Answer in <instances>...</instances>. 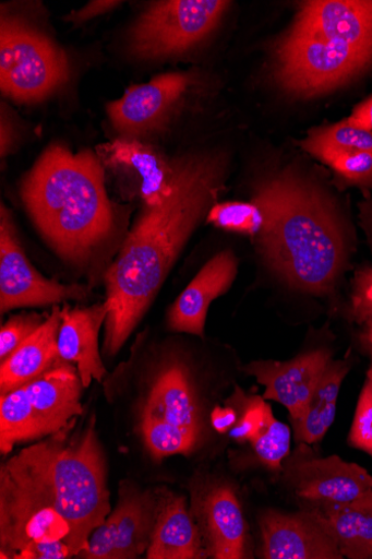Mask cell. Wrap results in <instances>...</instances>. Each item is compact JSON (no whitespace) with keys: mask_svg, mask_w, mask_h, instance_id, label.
I'll list each match as a JSON object with an SVG mask.
<instances>
[{"mask_svg":"<svg viewBox=\"0 0 372 559\" xmlns=\"http://www.w3.org/2000/svg\"><path fill=\"white\" fill-rule=\"evenodd\" d=\"M359 221L367 236L368 245L372 251V195H365L364 200L359 202Z\"/></svg>","mask_w":372,"mask_h":559,"instance_id":"obj_33","label":"cell"},{"mask_svg":"<svg viewBox=\"0 0 372 559\" xmlns=\"http://www.w3.org/2000/svg\"><path fill=\"white\" fill-rule=\"evenodd\" d=\"M110 164L137 182L144 206L159 205L171 191L173 167L151 146L136 139H121L108 148Z\"/></svg>","mask_w":372,"mask_h":559,"instance_id":"obj_22","label":"cell"},{"mask_svg":"<svg viewBox=\"0 0 372 559\" xmlns=\"http://www.w3.org/2000/svg\"><path fill=\"white\" fill-rule=\"evenodd\" d=\"M319 160L334 170L337 181L344 187H358L362 191H372L371 152L328 155Z\"/></svg>","mask_w":372,"mask_h":559,"instance_id":"obj_27","label":"cell"},{"mask_svg":"<svg viewBox=\"0 0 372 559\" xmlns=\"http://www.w3.org/2000/svg\"><path fill=\"white\" fill-rule=\"evenodd\" d=\"M156 496L122 486L116 510L92 534L79 557L87 559L136 558L147 550L155 523Z\"/></svg>","mask_w":372,"mask_h":559,"instance_id":"obj_12","label":"cell"},{"mask_svg":"<svg viewBox=\"0 0 372 559\" xmlns=\"http://www.w3.org/2000/svg\"><path fill=\"white\" fill-rule=\"evenodd\" d=\"M274 59L278 83L295 95L312 97L349 83L372 66V0L302 3Z\"/></svg>","mask_w":372,"mask_h":559,"instance_id":"obj_5","label":"cell"},{"mask_svg":"<svg viewBox=\"0 0 372 559\" xmlns=\"http://www.w3.org/2000/svg\"><path fill=\"white\" fill-rule=\"evenodd\" d=\"M191 83L189 74L167 73L148 83L132 86L108 106L115 129L124 139H135L158 130Z\"/></svg>","mask_w":372,"mask_h":559,"instance_id":"obj_14","label":"cell"},{"mask_svg":"<svg viewBox=\"0 0 372 559\" xmlns=\"http://www.w3.org/2000/svg\"><path fill=\"white\" fill-rule=\"evenodd\" d=\"M141 432L158 461L194 450L201 435L200 404L183 362L169 361L156 372L142 404Z\"/></svg>","mask_w":372,"mask_h":559,"instance_id":"obj_7","label":"cell"},{"mask_svg":"<svg viewBox=\"0 0 372 559\" xmlns=\"http://www.w3.org/2000/svg\"><path fill=\"white\" fill-rule=\"evenodd\" d=\"M15 454L0 471L2 558L80 556L111 514L104 453L95 418Z\"/></svg>","mask_w":372,"mask_h":559,"instance_id":"obj_1","label":"cell"},{"mask_svg":"<svg viewBox=\"0 0 372 559\" xmlns=\"http://www.w3.org/2000/svg\"><path fill=\"white\" fill-rule=\"evenodd\" d=\"M34 224L59 255L72 263L88 260L110 235L115 216L98 158L55 144L44 151L21 189Z\"/></svg>","mask_w":372,"mask_h":559,"instance_id":"obj_4","label":"cell"},{"mask_svg":"<svg viewBox=\"0 0 372 559\" xmlns=\"http://www.w3.org/2000/svg\"><path fill=\"white\" fill-rule=\"evenodd\" d=\"M171 191L146 207L105 275L110 312L104 349L117 355L161 289L195 228L218 202L228 163L220 154H195L172 163Z\"/></svg>","mask_w":372,"mask_h":559,"instance_id":"obj_2","label":"cell"},{"mask_svg":"<svg viewBox=\"0 0 372 559\" xmlns=\"http://www.w3.org/2000/svg\"><path fill=\"white\" fill-rule=\"evenodd\" d=\"M304 506L322 515L344 558L372 559V490L348 502Z\"/></svg>","mask_w":372,"mask_h":559,"instance_id":"obj_23","label":"cell"},{"mask_svg":"<svg viewBox=\"0 0 372 559\" xmlns=\"http://www.w3.org/2000/svg\"><path fill=\"white\" fill-rule=\"evenodd\" d=\"M225 0L152 3L130 31L129 49L141 60L180 56L214 29L230 7Z\"/></svg>","mask_w":372,"mask_h":559,"instance_id":"obj_9","label":"cell"},{"mask_svg":"<svg viewBox=\"0 0 372 559\" xmlns=\"http://www.w3.org/2000/svg\"><path fill=\"white\" fill-rule=\"evenodd\" d=\"M284 468L286 485L305 504L348 502L372 490V476L339 455L316 459L299 448Z\"/></svg>","mask_w":372,"mask_h":559,"instance_id":"obj_11","label":"cell"},{"mask_svg":"<svg viewBox=\"0 0 372 559\" xmlns=\"http://www.w3.org/2000/svg\"><path fill=\"white\" fill-rule=\"evenodd\" d=\"M352 313L363 324L372 317V269L360 271L353 283Z\"/></svg>","mask_w":372,"mask_h":559,"instance_id":"obj_30","label":"cell"},{"mask_svg":"<svg viewBox=\"0 0 372 559\" xmlns=\"http://www.w3.org/2000/svg\"><path fill=\"white\" fill-rule=\"evenodd\" d=\"M349 369L345 360L331 362L303 416L292 423L295 439L298 443L310 445L324 439L335 423L339 392Z\"/></svg>","mask_w":372,"mask_h":559,"instance_id":"obj_24","label":"cell"},{"mask_svg":"<svg viewBox=\"0 0 372 559\" xmlns=\"http://www.w3.org/2000/svg\"><path fill=\"white\" fill-rule=\"evenodd\" d=\"M301 147L314 158L349 152H371L372 132L353 124L349 118L329 126L312 129Z\"/></svg>","mask_w":372,"mask_h":559,"instance_id":"obj_25","label":"cell"},{"mask_svg":"<svg viewBox=\"0 0 372 559\" xmlns=\"http://www.w3.org/2000/svg\"><path fill=\"white\" fill-rule=\"evenodd\" d=\"M348 443L372 456V368L365 379L358 399Z\"/></svg>","mask_w":372,"mask_h":559,"instance_id":"obj_28","label":"cell"},{"mask_svg":"<svg viewBox=\"0 0 372 559\" xmlns=\"http://www.w3.org/2000/svg\"><path fill=\"white\" fill-rule=\"evenodd\" d=\"M87 288L65 285L44 277L28 261L17 237L11 213L0 215V310L47 307L68 299H84Z\"/></svg>","mask_w":372,"mask_h":559,"instance_id":"obj_10","label":"cell"},{"mask_svg":"<svg viewBox=\"0 0 372 559\" xmlns=\"http://www.w3.org/2000/svg\"><path fill=\"white\" fill-rule=\"evenodd\" d=\"M238 260L231 250L211 259L173 302L168 324L175 332L203 337L212 301L227 293L238 275Z\"/></svg>","mask_w":372,"mask_h":559,"instance_id":"obj_17","label":"cell"},{"mask_svg":"<svg viewBox=\"0 0 372 559\" xmlns=\"http://www.w3.org/2000/svg\"><path fill=\"white\" fill-rule=\"evenodd\" d=\"M265 559H344L324 519L304 506L298 513L265 511L259 520Z\"/></svg>","mask_w":372,"mask_h":559,"instance_id":"obj_13","label":"cell"},{"mask_svg":"<svg viewBox=\"0 0 372 559\" xmlns=\"http://www.w3.org/2000/svg\"><path fill=\"white\" fill-rule=\"evenodd\" d=\"M109 312L106 300L91 308L70 310L67 307L62 311L58 336L60 359L76 367L84 388H88L92 380L100 382L106 373L98 349V336Z\"/></svg>","mask_w":372,"mask_h":559,"instance_id":"obj_18","label":"cell"},{"mask_svg":"<svg viewBox=\"0 0 372 559\" xmlns=\"http://www.w3.org/2000/svg\"><path fill=\"white\" fill-rule=\"evenodd\" d=\"M349 120L353 124L365 128L372 132V96L353 109Z\"/></svg>","mask_w":372,"mask_h":559,"instance_id":"obj_32","label":"cell"},{"mask_svg":"<svg viewBox=\"0 0 372 559\" xmlns=\"http://www.w3.org/2000/svg\"><path fill=\"white\" fill-rule=\"evenodd\" d=\"M120 2H113V0H96L84 7L79 12H73L69 16V21L74 24H81L89 21L99 15L106 14L111 10L116 9Z\"/></svg>","mask_w":372,"mask_h":559,"instance_id":"obj_31","label":"cell"},{"mask_svg":"<svg viewBox=\"0 0 372 559\" xmlns=\"http://www.w3.org/2000/svg\"><path fill=\"white\" fill-rule=\"evenodd\" d=\"M195 515L208 557L245 558L248 526L231 487L219 485L209 488L199 499Z\"/></svg>","mask_w":372,"mask_h":559,"instance_id":"obj_16","label":"cell"},{"mask_svg":"<svg viewBox=\"0 0 372 559\" xmlns=\"http://www.w3.org/2000/svg\"><path fill=\"white\" fill-rule=\"evenodd\" d=\"M251 202L263 214L255 238L265 264L293 289L331 294L353 250L352 228L337 199L286 170L257 183Z\"/></svg>","mask_w":372,"mask_h":559,"instance_id":"obj_3","label":"cell"},{"mask_svg":"<svg viewBox=\"0 0 372 559\" xmlns=\"http://www.w3.org/2000/svg\"><path fill=\"white\" fill-rule=\"evenodd\" d=\"M263 221L261 210L253 202L241 201L217 202L206 216L208 224L254 237L262 229Z\"/></svg>","mask_w":372,"mask_h":559,"instance_id":"obj_26","label":"cell"},{"mask_svg":"<svg viewBox=\"0 0 372 559\" xmlns=\"http://www.w3.org/2000/svg\"><path fill=\"white\" fill-rule=\"evenodd\" d=\"M237 401L242 405V415L232 436L250 441L259 461L273 471H281L291 449V430L279 421L272 406L257 395H245L237 390Z\"/></svg>","mask_w":372,"mask_h":559,"instance_id":"obj_20","label":"cell"},{"mask_svg":"<svg viewBox=\"0 0 372 559\" xmlns=\"http://www.w3.org/2000/svg\"><path fill=\"white\" fill-rule=\"evenodd\" d=\"M363 324L365 326H372V317H370Z\"/></svg>","mask_w":372,"mask_h":559,"instance_id":"obj_35","label":"cell"},{"mask_svg":"<svg viewBox=\"0 0 372 559\" xmlns=\"http://www.w3.org/2000/svg\"><path fill=\"white\" fill-rule=\"evenodd\" d=\"M83 383L75 366L55 367L0 400V451L63 431L83 413Z\"/></svg>","mask_w":372,"mask_h":559,"instance_id":"obj_6","label":"cell"},{"mask_svg":"<svg viewBox=\"0 0 372 559\" xmlns=\"http://www.w3.org/2000/svg\"><path fill=\"white\" fill-rule=\"evenodd\" d=\"M155 523L148 559H201L208 557L201 532L188 511L187 499L170 491L156 496Z\"/></svg>","mask_w":372,"mask_h":559,"instance_id":"obj_19","label":"cell"},{"mask_svg":"<svg viewBox=\"0 0 372 559\" xmlns=\"http://www.w3.org/2000/svg\"><path fill=\"white\" fill-rule=\"evenodd\" d=\"M69 75L63 49L24 22L3 16L0 87L5 95L23 104H35L64 85Z\"/></svg>","mask_w":372,"mask_h":559,"instance_id":"obj_8","label":"cell"},{"mask_svg":"<svg viewBox=\"0 0 372 559\" xmlns=\"http://www.w3.org/2000/svg\"><path fill=\"white\" fill-rule=\"evenodd\" d=\"M360 344L370 358L371 368H372V326H365V330L360 335Z\"/></svg>","mask_w":372,"mask_h":559,"instance_id":"obj_34","label":"cell"},{"mask_svg":"<svg viewBox=\"0 0 372 559\" xmlns=\"http://www.w3.org/2000/svg\"><path fill=\"white\" fill-rule=\"evenodd\" d=\"M62 311L59 305L52 307L44 323L0 364V394L5 395L33 381L61 360L58 336Z\"/></svg>","mask_w":372,"mask_h":559,"instance_id":"obj_21","label":"cell"},{"mask_svg":"<svg viewBox=\"0 0 372 559\" xmlns=\"http://www.w3.org/2000/svg\"><path fill=\"white\" fill-rule=\"evenodd\" d=\"M333 361L329 349H314L286 361H254L244 372L265 388L264 400L280 403L289 412L292 423L298 421Z\"/></svg>","mask_w":372,"mask_h":559,"instance_id":"obj_15","label":"cell"},{"mask_svg":"<svg viewBox=\"0 0 372 559\" xmlns=\"http://www.w3.org/2000/svg\"><path fill=\"white\" fill-rule=\"evenodd\" d=\"M44 321L37 314H20L11 318L0 331V364L8 360Z\"/></svg>","mask_w":372,"mask_h":559,"instance_id":"obj_29","label":"cell"}]
</instances>
